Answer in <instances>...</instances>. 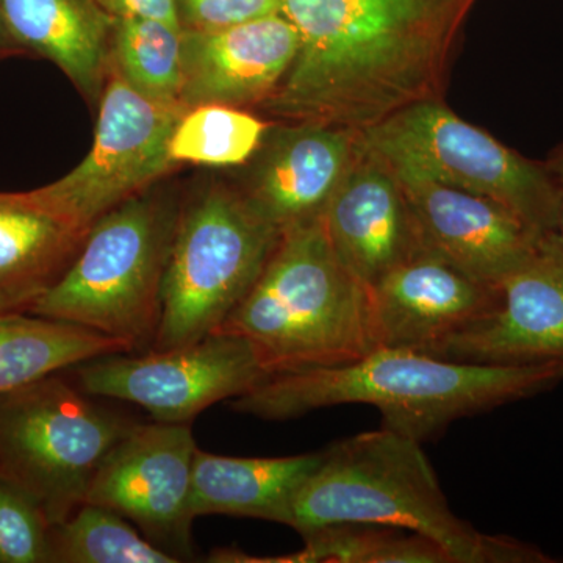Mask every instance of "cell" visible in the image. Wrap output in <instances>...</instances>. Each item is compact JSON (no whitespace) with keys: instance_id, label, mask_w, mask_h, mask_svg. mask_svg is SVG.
Wrapping results in <instances>:
<instances>
[{"instance_id":"1","label":"cell","mask_w":563,"mask_h":563,"mask_svg":"<svg viewBox=\"0 0 563 563\" xmlns=\"http://www.w3.org/2000/svg\"><path fill=\"white\" fill-rule=\"evenodd\" d=\"M470 0H282L299 51L265 101L274 114L361 132L439 98Z\"/></svg>"},{"instance_id":"2","label":"cell","mask_w":563,"mask_h":563,"mask_svg":"<svg viewBox=\"0 0 563 563\" xmlns=\"http://www.w3.org/2000/svg\"><path fill=\"white\" fill-rule=\"evenodd\" d=\"M563 362L481 365L399 347H376L357 361L272 374L232 399L235 412L285 421L344 404L379 409L383 428L417 442L454 421L553 390Z\"/></svg>"},{"instance_id":"3","label":"cell","mask_w":563,"mask_h":563,"mask_svg":"<svg viewBox=\"0 0 563 563\" xmlns=\"http://www.w3.org/2000/svg\"><path fill=\"white\" fill-rule=\"evenodd\" d=\"M374 525L428 537L451 563H553L514 537L488 536L451 509L422 443L380 429L324 450L296 492L287 526L299 536L333 525Z\"/></svg>"},{"instance_id":"4","label":"cell","mask_w":563,"mask_h":563,"mask_svg":"<svg viewBox=\"0 0 563 563\" xmlns=\"http://www.w3.org/2000/svg\"><path fill=\"white\" fill-rule=\"evenodd\" d=\"M217 332L246 339L269 374L343 365L376 350L369 288L336 255L321 217L280 233Z\"/></svg>"},{"instance_id":"5","label":"cell","mask_w":563,"mask_h":563,"mask_svg":"<svg viewBox=\"0 0 563 563\" xmlns=\"http://www.w3.org/2000/svg\"><path fill=\"white\" fill-rule=\"evenodd\" d=\"M180 207L173 195L151 187L103 214L29 313L150 350Z\"/></svg>"},{"instance_id":"6","label":"cell","mask_w":563,"mask_h":563,"mask_svg":"<svg viewBox=\"0 0 563 563\" xmlns=\"http://www.w3.org/2000/svg\"><path fill=\"white\" fill-rule=\"evenodd\" d=\"M280 231L244 192L211 187L180 207L150 350H172L217 332L250 292Z\"/></svg>"},{"instance_id":"7","label":"cell","mask_w":563,"mask_h":563,"mask_svg":"<svg viewBox=\"0 0 563 563\" xmlns=\"http://www.w3.org/2000/svg\"><path fill=\"white\" fill-rule=\"evenodd\" d=\"M357 146L391 172L483 196L536 232H558L559 192L547 162L510 150L439 98L404 107L363 129Z\"/></svg>"},{"instance_id":"8","label":"cell","mask_w":563,"mask_h":563,"mask_svg":"<svg viewBox=\"0 0 563 563\" xmlns=\"http://www.w3.org/2000/svg\"><path fill=\"white\" fill-rule=\"evenodd\" d=\"M135 424L60 373L41 377L0 395V476L27 493L51 526L62 523Z\"/></svg>"},{"instance_id":"9","label":"cell","mask_w":563,"mask_h":563,"mask_svg":"<svg viewBox=\"0 0 563 563\" xmlns=\"http://www.w3.org/2000/svg\"><path fill=\"white\" fill-rule=\"evenodd\" d=\"M184 111L152 101L110 63L90 152L62 179L36 188V195L90 231L99 218L150 190L173 168L169 141Z\"/></svg>"},{"instance_id":"10","label":"cell","mask_w":563,"mask_h":563,"mask_svg":"<svg viewBox=\"0 0 563 563\" xmlns=\"http://www.w3.org/2000/svg\"><path fill=\"white\" fill-rule=\"evenodd\" d=\"M70 369L88 395L135 404L166 424H190L213 404L272 376L246 339L225 332L172 350L102 355Z\"/></svg>"},{"instance_id":"11","label":"cell","mask_w":563,"mask_h":563,"mask_svg":"<svg viewBox=\"0 0 563 563\" xmlns=\"http://www.w3.org/2000/svg\"><path fill=\"white\" fill-rule=\"evenodd\" d=\"M190 424H139L107 455L87 501L132 521L155 547L191 558L192 461Z\"/></svg>"},{"instance_id":"12","label":"cell","mask_w":563,"mask_h":563,"mask_svg":"<svg viewBox=\"0 0 563 563\" xmlns=\"http://www.w3.org/2000/svg\"><path fill=\"white\" fill-rule=\"evenodd\" d=\"M481 365L563 362V242L543 233L536 250L498 284L481 320L433 354Z\"/></svg>"},{"instance_id":"13","label":"cell","mask_w":563,"mask_h":563,"mask_svg":"<svg viewBox=\"0 0 563 563\" xmlns=\"http://www.w3.org/2000/svg\"><path fill=\"white\" fill-rule=\"evenodd\" d=\"M391 173L401 185L422 250L484 284L498 287L543 235L483 196L417 174Z\"/></svg>"},{"instance_id":"14","label":"cell","mask_w":563,"mask_h":563,"mask_svg":"<svg viewBox=\"0 0 563 563\" xmlns=\"http://www.w3.org/2000/svg\"><path fill=\"white\" fill-rule=\"evenodd\" d=\"M498 287L422 250L369 287L374 346L433 355L481 320Z\"/></svg>"},{"instance_id":"15","label":"cell","mask_w":563,"mask_h":563,"mask_svg":"<svg viewBox=\"0 0 563 563\" xmlns=\"http://www.w3.org/2000/svg\"><path fill=\"white\" fill-rule=\"evenodd\" d=\"M299 36L282 13L217 29H184V110L265 102L287 77Z\"/></svg>"},{"instance_id":"16","label":"cell","mask_w":563,"mask_h":563,"mask_svg":"<svg viewBox=\"0 0 563 563\" xmlns=\"http://www.w3.org/2000/svg\"><path fill=\"white\" fill-rule=\"evenodd\" d=\"M321 218L336 255L368 288L422 251L395 174L358 146Z\"/></svg>"},{"instance_id":"17","label":"cell","mask_w":563,"mask_h":563,"mask_svg":"<svg viewBox=\"0 0 563 563\" xmlns=\"http://www.w3.org/2000/svg\"><path fill=\"white\" fill-rule=\"evenodd\" d=\"M357 132L299 122L277 135L244 192L280 232L321 217L354 161Z\"/></svg>"},{"instance_id":"18","label":"cell","mask_w":563,"mask_h":563,"mask_svg":"<svg viewBox=\"0 0 563 563\" xmlns=\"http://www.w3.org/2000/svg\"><path fill=\"white\" fill-rule=\"evenodd\" d=\"M87 233L35 190L0 192V313H29L60 279Z\"/></svg>"},{"instance_id":"19","label":"cell","mask_w":563,"mask_h":563,"mask_svg":"<svg viewBox=\"0 0 563 563\" xmlns=\"http://www.w3.org/2000/svg\"><path fill=\"white\" fill-rule=\"evenodd\" d=\"M0 13L21 51L54 63L85 95L102 91L113 18L98 0H0Z\"/></svg>"},{"instance_id":"20","label":"cell","mask_w":563,"mask_h":563,"mask_svg":"<svg viewBox=\"0 0 563 563\" xmlns=\"http://www.w3.org/2000/svg\"><path fill=\"white\" fill-rule=\"evenodd\" d=\"M324 451L290 457H229L196 450L191 510L287 526L296 492L317 470Z\"/></svg>"},{"instance_id":"21","label":"cell","mask_w":563,"mask_h":563,"mask_svg":"<svg viewBox=\"0 0 563 563\" xmlns=\"http://www.w3.org/2000/svg\"><path fill=\"white\" fill-rule=\"evenodd\" d=\"M131 344L32 313H0V395Z\"/></svg>"},{"instance_id":"22","label":"cell","mask_w":563,"mask_h":563,"mask_svg":"<svg viewBox=\"0 0 563 563\" xmlns=\"http://www.w3.org/2000/svg\"><path fill=\"white\" fill-rule=\"evenodd\" d=\"M298 553L254 558L235 548L217 551L222 563H451L443 548L421 533L374 525H333L302 536Z\"/></svg>"},{"instance_id":"23","label":"cell","mask_w":563,"mask_h":563,"mask_svg":"<svg viewBox=\"0 0 563 563\" xmlns=\"http://www.w3.org/2000/svg\"><path fill=\"white\" fill-rule=\"evenodd\" d=\"M181 51L184 29L140 18H113L110 63L152 101L184 109Z\"/></svg>"},{"instance_id":"24","label":"cell","mask_w":563,"mask_h":563,"mask_svg":"<svg viewBox=\"0 0 563 563\" xmlns=\"http://www.w3.org/2000/svg\"><path fill=\"white\" fill-rule=\"evenodd\" d=\"M266 132L268 124L242 107L202 103L181 113L169 141V157L174 165H244L261 150Z\"/></svg>"},{"instance_id":"25","label":"cell","mask_w":563,"mask_h":563,"mask_svg":"<svg viewBox=\"0 0 563 563\" xmlns=\"http://www.w3.org/2000/svg\"><path fill=\"white\" fill-rule=\"evenodd\" d=\"M176 555L155 547L120 514L81 504L51 528V563H177Z\"/></svg>"},{"instance_id":"26","label":"cell","mask_w":563,"mask_h":563,"mask_svg":"<svg viewBox=\"0 0 563 563\" xmlns=\"http://www.w3.org/2000/svg\"><path fill=\"white\" fill-rule=\"evenodd\" d=\"M51 528L38 504L0 476V563H51Z\"/></svg>"},{"instance_id":"27","label":"cell","mask_w":563,"mask_h":563,"mask_svg":"<svg viewBox=\"0 0 563 563\" xmlns=\"http://www.w3.org/2000/svg\"><path fill=\"white\" fill-rule=\"evenodd\" d=\"M188 29L217 31L280 13L282 0H180Z\"/></svg>"},{"instance_id":"28","label":"cell","mask_w":563,"mask_h":563,"mask_svg":"<svg viewBox=\"0 0 563 563\" xmlns=\"http://www.w3.org/2000/svg\"><path fill=\"white\" fill-rule=\"evenodd\" d=\"M111 18L161 21L176 29L181 24L179 0H98Z\"/></svg>"},{"instance_id":"29","label":"cell","mask_w":563,"mask_h":563,"mask_svg":"<svg viewBox=\"0 0 563 563\" xmlns=\"http://www.w3.org/2000/svg\"><path fill=\"white\" fill-rule=\"evenodd\" d=\"M548 169L555 181L559 192V224L558 233L563 242V146L555 150L547 161Z\"/></svg>"},{"instance_id":"30","label":"cell","mask_w":563,"mask_h":563,"mask_svg":"<svg viewBox=\"0 0 563 563\" xmlns=\"http://www.w3.org/2000/svg\"><path fill=\"white\" fill-rule=\"evenodd\" d=\"M16 52L22 51L11 40L10 33L3 24L2 13H0V58L9 57V55L16 54Z\"/></svg>"}]
</instances>
